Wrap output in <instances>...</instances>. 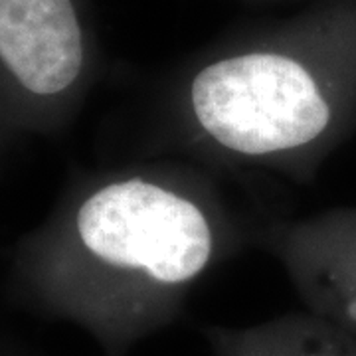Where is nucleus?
I'll use <instances>...</instances> for the list:
<instances>
[{"label": "nucleus", "mask_w": 356, "mask_h": 356, "mask_svg": "<svg viewBox=\"0 0 356 356\" xmlns=\"http://www.w3.org/2000/svg\"><path fill=\"white\" fill-rule=\"evenodd\" d=\"M255 228L222 175L191 161L79 166L14 243L6 295L86 331L103 356H127L175 325L196 285L254 245Z\"/></svg>", "instance_id": "nucleus-1"}, {"label": "nucleus", "mask_w": 356, "mask_h": 356, "mask_svg": "<svg viewBox=\"0 0 356 356\" xmlns=\"http://www.w3.org/2000/svg\"><path fill=\"white\" fill-rule=\"evenodd\" d=\"M145 156L315 182L356 135V0L232 30L156 86Z\"/></svg>", "instance_id": "nucleus-2"}, {"label": "nucleus", "mask_w": 356, "mask_h": 356, "mask_svg": "<svg viewBox=\"0 0 356 356\" xmlns=\"http://www.w3.org/2000/svg\"><path fill=\"white\" fill-rule=\"evenodd\" d=\"M105 72L91 0H0V135L60 137Z\"/></svg>", "instance_id": "nucleus-3"}, {"label": "nucleus", "mask_w": 356, "mask_h": 356, "mask_svg": "<svg viewBox=\"0 0 356 356\" xmlns=\"http://www.w3.org/2000/svg\"><path fill=\"white\" fill-rule=\"evenodd\" d=\"M254 248L280 264L305 311L356 334V204L261 222Z\"/></svg>", "instance_id": "nucleus-4"}, {"label": "nucleus", "mask_w": 356, "mask_h": 356, "mask_svg": "<svg viewBox=\"0 0 356 356\" xmlns=\"http://www.w3.org/2000/svg\"><path fill=\"white\" fill-rule=\"evenodd\" d=\"M289 356H356V334L309 311L273 318Z\"/></svg>", "instance_id": "nucleus-5"}, {"label": "nucleus", "mask_w": 356, "mask_h": 356, "mask_svg": "<svg viewBox=\"0 0 356 356\" xmlns=\"http://www.w3.org/2000/svg\"><path fill=\"white\" fill-rule=\"evenodd\" d=\"M204 339L214 356H289L273 318L250 327H204Z\"/></svg>", "instance_id": "nucleus-6"}, {"label": "nucleus", "mask_w": 356, "mask_h": 356, "mask_svg": "<svg viewBox=\"0 0 356 356\" xmlns=\"http://www.w3.org/2000/svg\"><path fill=\"white\" fill-rule=\"evenodd\" d=\"M0 356H42L28 348L26 344L14 341L13 337H6L0 332Z\"/></svg>", "instance_id": "nucleus-7"}, {"label": "nucleus", "mask_w": 356, "mask_h": 356, "mask_svg": "<svg viewBox=\"0 0 356 356\" xmlns=\"http://www.w3.org/2000/svg\"><path fill=\"white\" fill-rule=\"evenodd\" d=\"M13 149V145L8 143V140L4 139L2 135H0V165H2V161H4V156L8 154V151Z\"/></svg>", "instance_id": "nucleus-8"}]
</instances>
